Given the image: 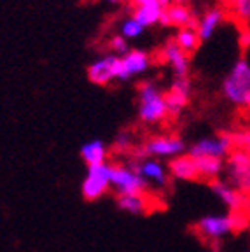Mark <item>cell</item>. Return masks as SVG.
I'll return each mask as SVG.
<instances>
[{
    "label": "cell",
    "mask_w": 250,
    "mask_h": 252,
    "mask_svg": "<svg viewBox=\"0 0 250 252\" xmlns=\"http://www.w3.org/2000/svg\"><path fill=\"white\" fill-rule=\"evenodd\" d=\"M247 226V220L242 217V214H226V216H205L196 222L194 229L201 238L207 240H220L222 236L229 233L240 231Z\"/></svg>",
    "instance_id": "obj_1"
},
{
    "label": "cell",
    "mask_w": 250,
    "mask_h": 252,
    "mask_svg": "<svg viewBox=\"0 0 250 252\" xmlns=\"http://www.w3.org/2000/svg\"><path fill=\"white\" fill-rule=\"evenodd\" d=\"M222 93L227 102L243 107L250 94V62L247 58H240L233 65L229 75L222 83Z\"/></svg>",
    "instance_id": "obj_2"
},
{
    "label": "cell",
    "mask_w": 250,
    "mask_h": 252,
    "mask_svg": "<svg viewBox=\"0 0 250 252\" xmlns=\"http://www.w3.org/2000/svg\"><path fill=\"white\" fill-rule=\"evenodd\" d=\"M138 118L144 123H159L168 116L166 110V102H164V94L157 90L154 84L144 83L138 88Z\"/></svg>",
    "instance_id": "obj_3"
},
{
    "label": "cell",
    "mask_w": 250,
    "mask_h": 252,
    "mask_svg": "<svg viewBox=\"0 0 250 252\" xmlns=\"http://www.w3.org/2000/svg\"><path fill=\"white\" fill-rule=\"evenodd\" d=\"M227 182L250 196V156L243 149H233L226 159Z\"/></svg>",
    "instance_id": "obj_4"
},
{
    "label": "cell",
    "mask_w": 250,
    "mask_h": 252,
    "mask_svg": "<svg viewBox=\"0 0 250 252\" xmlns=\"http://www.w3.org/2000/svg\"><path fill=\"white\" fill-rule=\"evenodd\" d=\"M110 188L119 196L126 194H144L147 188V181L140 173L125 165H112L110 166Z\"/></svg>",
    "instance_id": "obj_5"
},
{
    "label": "cell",
    "mask_w": 250,
    "mask_h": 252,
    "mask_svg": "<svg viewBox=\"0 0 250 252\" xmlns=\"http://www.w3.org/2000/svg\"><path fill=\"white\" fill-rule=\"evenodd\" d=\"M110 166L107 163L88 166V173L82 181L81 191L86 200L93 201L102 198L110 188Z\"/></svg>",
    "instance_id": "obj_6"
},
{
    "label": "cell",
    "mask_w": 250,
    "mask_h": 252,
    "mask_svg": "<svg viewBox=\"0 0 250 252\" xmlns=\"http://www.w3.org/2000/svg\"><path fill=\"white\" fill-rule=\"evenodd\" d=\"M235 149L233 146V138L231 133H220L215 137H205L199 138L196 144L189 147V153L192 158H201V156H214V158H226L229 156L231 151Z\"/></svg>",
    "instance_id": "obj_7"
},
{
    "label": "cell",
    "mask_w": 250,
    "mask_h": 252,
    "mask_svg": "<svg viewBox=\"0 0 250 252\" xmlns=\"http://www.w3.org/2000/svg\"><path fill=\"white\" fill-rule=\"evenodd\" d=\"M210 189H212V193L219 198L231 212L242 214L250 207L249 194L242 193V191H238L236 188H233L227 181L214 179V181H210Z\"/></svg>",
    "instance_id": "obj_8"
},
{
    "label": "cell",
    "mask_w": 250,
    "mask_h": 252,
    "mask_svg": "<svg viewBox=\"0 0 250 252\" xmlns=\"http://www.w3.org/2000/svg\"><path fill=\"white\" fill-rule=\"evenodd\" d=\"M186 144L179 137H154L137 151L135 156H153V158H175L184 154Z\"/></svg>",
    "instance_id": "obj_9"
},
{
    "label": "cell",
    "mask_w": 250,
    "mask_h": 252,
    "mask_svg": "<svg viewBox=\"0 0 250 252\" xmlns=\"http://www.w3.org/2000/svg\"><path fill=\"white\" fill-rule=\"evenodd\" d=\"M118 63L119 58L114 55H107L96 60L88 67V77L93 84L107 86L110 81H118Z\"/></svg>",
    "instance_id": "obj_10"
},
{
    "label": "cell",
    "mask_w": 250,
    "mask_h": 252,
    "mask_svg": "<svg viewBox=\"0 0 250 252\" xmlns=\"http://www.w3.org/2000/svg\"><path fill=\"white\" fill-rule=\"evenodd\" d=\"M151 65V58L144 51H128L118 63V81H128L133 75L144 74Z\"/></svg>",
    "instance_id": "obj_11"
},
{
    "label": "cell",
    "mask_w": 250,
    "mask_h": 252,
    "mask_svg": "<svg viewBox=\"0 0 250 252\" xmlns=\"http://www.w3.org/2000/svg\"><path fill=\"white\" fill-rule=\"evenodd\" d=\"M164 60L168 62V65L172 67L175 77H188L189 74V55L177 44V40H170L166 42L163 49Z\"/></svg>",
    "instance_id": "obj_12"
},
{
    "label": "cell",
    "mask_w": 250,
    "mask_h": 252,
    "mask_svg": "<svg viewBox=\"0 0 250 252\" xmlns=\"http://www.w3.org/2000/svg\"><path fill=\"white\" fill-rule=\"evenodd\" d=\"M129 168L140 173L145 181H151L157 186H166V182H168V173H166L164 166L154 158H147L144 161H131Z\"/></svg>",
    "instance_id": "obj_13"
},
{
    "label": "cell",
    "mask_w": 250,
    "mask_h": 252,
    "mask_svg": "<svg viewBox=\"0 0 250 252\" xmlns=\"http://www.w3.org/2000/svg\"><path fill=\"white\" fill-rule=\"evenodd\" d=\"M133 18L140 21L144 27L159 23V16L164 11L159 0H131Z\"/></svg>",
    "instance_id": "obj_14"
},
{
    "label": "cell",
    "mask_w": 250,
    "mask_h": 252,
    "mask_svg": "<svg viewBox=\"0 0 250 252\" xmlns=\"http://www.w3.org/2000/svg\"><path fill=\"white\" fill-rule=\"evenodd\" d=\"M168 170L173 177L179 179V181H196V179H199L196 158H192L191 154L175 156L172 161H170Z\"/></svg>",
    "instance_id": "obj_15"
},
{
    "label": "cell",
    "mask_w": 250,
    "mask_h": 252,
    "mask_svg": "<svg viewBox=\"0 0 250 252\" xmlns=\"http://www.w3.org/2000/svg\"><path fill=\"white\" fill-rule=\"evenodd\" d=\"M164 14L168 18V27H180V28H198V18L192 14V11L188 5L172 4L168 9H164Z\"/></svg>",
    "instance_id": "obj_16"
},
{
    "label": "cell",
    "mask_w": 250,
    "mask_h": 252,
    "mask_svg": "<svg viewBox=\"0 0 250 252\" xmlns=\"http://www.w3.org/2000/svg\"><path fill=\"white\" fill-rule=\"evenodd\" d=\"M222 20H224V12H222V9H219V7L208 9V11L199 18L196 32H198L201 42H203V40H208L212 35H214L215 30H217L219 25L222 23Z\"/></svg>",
    "instance_id": "obj_17"
},
{
    "label": "cell",
    "mask_w": 250,
    "mask_h": 252,
    "mask_svg": "<svg viewBox=\"0 0 250 252\" xmlns=\"http://www.w3.org/2000/svg\"><path fill=\"white\" fill-rule=\"evenodd\" d=\"M196 165H198L199 179H207V181L219 179L222 170L226 168V161H224L222 158H214V156L196 158Z\"/></svg>",
    "instance_id": "obj_18"
},
{
    "label": "cell",
    "mask_w": 250,
    "mask_h": 252,
    "mask_svg": "<svg viewBox=\"0 0 250 252\" xmlns=\"http://www.w3.org/2000/svg\"><path fill=\"white\" fill-rule=\"evenodd\" d=\"M81 156L88 166L100 165L107 159V147L102 140H90L81 147Z\"/></svg>",
    "instance_id": "obj_19"
},
{
    "label": "cell",
    "mask_w": 250,
    "mask_h": 252,
    "mask_svg": "<svg viewBox=\"0 0 250 252\" xmlns=\"http://www.w3.org/2000/svg\"><path fill=\"white\" fill-rule=\"evenodd\" d=\"M118 207L126 214L142 216L147 212L149 203L144 194H126V196H118Z\"/></svg>",
    "instance_id": "obj_20"
},
{
    "label": "cell",
    "mask_w": 250,
    "mask_h": 252,
    "mask_svg": "<svg viewBox=\"0 0 250 252\" xmlns=\"http://www.w3.org/2000/svg\"><path fill=\"white\" fill-rule=\"evenodd\" d=\"M175 40L188 55H192V53L199 47V44H201V39H199L198 32L192 30V28H180Z\"/></svg>",
    "instance_id": "obj_21"
},
{
    "label": "cell",
    "mask_w": 250,
    "mask_h": 252,
    "mask_svg": "<svg viewBox=\"0 0 250 252\" xmlns=\"http://www.w3.org/2000/svg\"><path fill=\"white\" fill-rule=\"evenodd\" d=\"M164 102H166V110H168V116H179L184 107L189 103V94L180 93V91L170 90L168 93L164 94Z\"/></svg>",
    "instance_id": "obj_22"
},
{
    "label": "cell",
    "mask_w": 250,
    "mask_h": 252,
    "mask_svg": "<svg viewBox=\"0 0 250 252\" xmlns=\"http://www.w3.org/2000/svg\"><path fill=\"white\" fill-rule=\"evenodd\" d=\"M144 30H145L144 25L138 20H135L133 16L121 23V35L125 37V39H137L138 35L144 33Z\"/></svg>",
    "instance_id": "obj_23"
},
{
    "label": "cell",
    "mask_w": 250,
    "mask_h": 252,
    "mask_svg": "<svg viewBox=\"0 0 250 252\" xmlns=\"http://www.w3.org/2000/svg\"><path fill=\"white\" fill-rule=\"evenodd\" d=\"M233 14L243 23H250V0H226Z\"/></svg>",
    "instance_id": "obj_24"
},
{
    "label": "cell",
    "mask_w": 250,
    "mask_h": 252,
    "mask_svg": "<svg viewBox=\"0 0 250 252\" xmlns=\"http://www.w3.org/2000/svg\"><path fill=\"white\" fill-rule=\"evenodd\" d=\"M110 47H112V51L116 53V55H121V56H125L126 53L129 51L128 42H126V39L123 35L112 37V40H110Z\"/></svg>",
    "instance_id": "obj_25"
},
{
    "label": "cell",
    "mask_w": 250,
    "mask_h": 252,
    "mask_svg": "<svg viewBox=\"0 0 250 252\" xmlns=\"http://www.w3.org/2000/svg\"><path fill=\"white\" fill-rule=\"evenodd\" d=\"M170 90H175L180 91V93H186V94H191V81L189 77H175L172 83V88Z\"/></svg>",
    "instance_id": "obj_26"
},
{
    "label": "cell",
    "mask_w": 250,
    "mask_h": 252,
    "mask_svg": "<svg viewBox=\"0 0 250 252\" xmlns=\"http://www.w3.org/2000/svg\"><path fill=\"white\" fill-rule=\"evenodd\" d=\"M129 144H131V138H129V135L126 133V131H121V133L116 137V147H118V149H121V151L128 149Z\"/></svg>",
    "instance_id": "obj_27"
},
{
    "label": "cell",
    "mask_w": 250,
    "mask_h": 252,
    "mask_svg": "<svg viewBox=\"0 0 250 252\" xmlns=\"http://www.w3.org/2000/svg\"><path fill=\"white\" fill-rule=\"evenodd\" d=\"M240 42H242V46H250V30L243 32L242 37H240Z\"/></svg>",
    "instance_id": "obj_28"
},
{
    "label": "cell",
    "mask_w": 250,
    "mask_h": 252,
    "mask_svg": "<svg viewBox=\"0 0 250 252\" xmlns=\"http://www.w3.org/2000/svg\"><path fill=\"white\" fill-rule=\"evenodd\" d=\"M243 107H245L247 112H249V116H250V94L247 96V100H245V103H243Z\"/></svg>",
    "instance_id": "obj_29"
},
{
    "label": "cell",
    "mask_w": 250,
    "mask_h": 252,
    "mask_svg": "<svg viewBox=\"0 0 250 252\" xmlns=\"http://www.w3.org/2000/svg\"><path fill=\"white\" fill-rule=\"evenodd\" d=\"M172 4H179V5H188L189 0H170Z\"/></svg>",
    "instance_id": "obj_30"
},
{
    "label": "cell",
    "mask_w": 250,
    "mask_h": 252,
    "mask_svg": "<svg viewBox=\"0 0 250 252\" xmlns=\"http://www.w3.org/2000/svg\"><path fill=\"white\" fill-rule=\"evenodd\" d=\"M107 2H109V4H119L121 0H107Z\"/></svg>",
    "instance_id": "obj_31"
},
{
    "label": "cell",
    "mask_w": 250,
    "mask_h": 252,
    "mask_svg": "<svg viewBox=\"0 0 250 252\" xmlns=\"http://www.w3.org/2000/svg\"><path fill=\"white\" fill-rule=\"evenodd\" d=\"M243 252H250V249H245V251H243Z\"/></svg>",
    "instance_id": "obj_32"
}]
</instances>
